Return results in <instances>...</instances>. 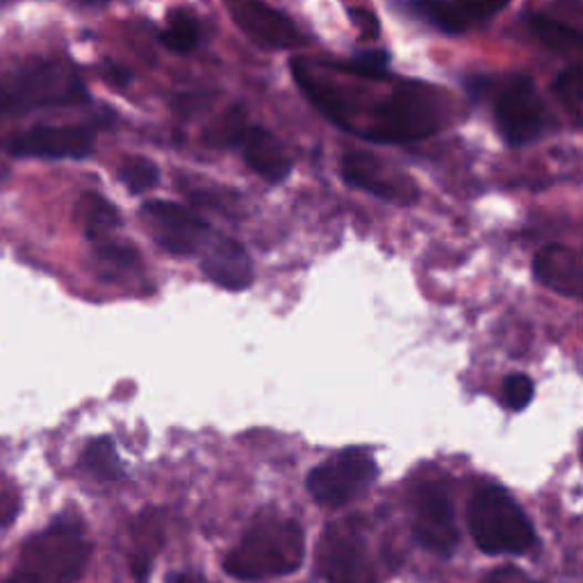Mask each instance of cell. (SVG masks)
Wrapping results in <instances>:
<instances>
[{"mask_svg": "<svg viewBox=\"0 0 583 583\" xmlns=\"http://www.w3.org/2000/svg\"><path fill=\"white\" fill-rule=\"evenodd\" d=\"M87 98L83 77L58 60H32L0 77V114L69 107Z\"/></svg>", "mask_w": 583, "mask_h": 583, "instance_id": "obj_1", "label": "cell"}, {"mask_svg": "<svg viewBox=\"0 0 583 583\" xmlns=\"http://www.w3.org/2000/svg\"><path fill=\"white\" fill-rule=\"evenodd\" d=\"M445 122L447 105L438 90L406 83L374 107L372 122L361 135L378 144H408L436 135Z\"/></svg>", "mask_w": 583, "mask_h": 583, "instance_id": "obj_2", "label": "cell"}, {"mask_svg": "<svg viewBox=\"0 0 583 583\" xmlns=\"http://www.w3.org/2000/svg\"><path fill=\"white\" fill-rule=\"evenodd\" d=\"M303 529L290 520L253 527L226 556V572L238 579H271L294 572L303 563Z\"/></svg>", "mask_w": 583, "mask_h": 583, "instance_id": "obj_3", "label": "cell"}, {"mask_svg": "<svg viewBox=\"0 0 583 583\" xmlns=\"http://www.w3.org/2000/svg\"><path fill=\"white\" fill-rule=\"evenodd\" d=\"M468 522L475 542L486 554H522L535 542L533 524L501 488H483L472 497Z\"/></svg>", "mask_w": 583, "mask_h": 583, "instance_id": "obj_4", "label": "cell"}, {"mask_svg": "<svg viewBox=\"0 0 583 583\" xmlns=\"http://www.w3.org/2000/svg\"><path fill=\"white\" fill-rule=\"evenodd\" d=\"M87 554L81 533L64 524L55 527L23 548L12 583H77Z\"/></svg>", "mask_w": 583, "mask_h": 583, "instance_id": "obj_5", "label": "cell"}, {"mask_svg": "<svg viewBox=\"0 0 583 583\" xmlns=\"http://www.w3.org/2000/svg\"><path fill=\"white\" fill-rule=\"evenodd\" d=\"M494 122L511 146H522L542 135L548 110L527 75H511L494 96Z\"/></svg>", "mask_w": 583, "mask_h": 583, "instance_id": "obj_6", "label": "cell"}, {"mask_svg": "<svg viewBox=\"0 0 583 583\" xmlns=\"http://www.w3.org/2000/svg\"><path fill=\"white\" fill-rule=\"evenodd\" d=\"M317 565L331 583H374L376 568L367 538L356 520H344L326 529Z\"/></svg>", "mask_w": 583, "mask_h": 583, "instance_id": "obj_7", "label": "cell"}, {"mask_svg": "<svg viewBox=\"0 0 583 583\" xmlns=\"http://www.w3.org/2000/svg\"><path fill=\"white\" fill-rule=\"evenodd\" d=\"M378 468L365 449H346L308 477V490L326 507H342L372 486Z\"/></svg>", "mask_w": 583, "mask_h": 583, "instance_id": "obj_8", "label": "cell"}, {"mask_svg": "<svg viewBox=\"0 0 583 583\" xmlns=\"http://www.w3.org/2000/svg\"><path fill=\"white\" fill-rule=\"evenodd\" d=\"M142 217L155 242L174 256L199 253L212 238L208 221L171 201H148Z\"/></svg>", "mask_w": 583, "mask_h": 583, "instance_id": "obj_9", "label": "cell"}, {"mask_svg": "<svg viewBox=\"0 0 583 583\" xmlns=\"http://www.w3.org/2000/svg\"><path fill=\"white\" fill-rule=\"evenodd\" d=\"M96 137L83 126H34L8 142V150L17 158L81 160L94 150Z\"/></svg>", "mask_w": 583, "mask_h": 583, "instance_id": "obj_10", "label": "cell"}, {"mask_svg": "<svg viewBox=\"0 0 583 583\" xmlns=\"http://www.w3.org/2000/svg\"><path fill=\"white\" fill-rule=\"evenodd\" d=\"M413 533L424 550L438 556H451L458 548V527L449 497L436 488L424 486L415 497Z\"/></svg>", "mask_w": 583, "mask_h": 583, "instance_id": "obj_11", "label": "cell"}, {"mask_svg": "<svg viewBox=\"0 0 583 583\" xmlns=\"http://www.w3.org/2000/svg\"><path fill=\"white\" fill-rule=\"evenodd\" d=\"M342 178L352 187L365 189L374 197L393 204H413L417 199V187L413 180L372 153L344 155Z\"/></svg>", "mask_w": 583, "mask_h": 583, "instance_id": "obj_12", "label": "cell"}, {"mask_svg": "<svg viewBox=\"0 0 583 583\" xmlns=\"http://www.w3.org/2000/svg\"><path fill=\"white\" fill-rule=\"evenodd\" d=\"M228 14L256 44L267 49H294L301 44L296 25L262 0H223Z\"/></svg>", "mask_w": 583, "mask_h": 583, "instance_id": "obj_13", "label": "cell"}, {"mask_svg": "<svg viewBox=\"0 0 583 583\" xmlns=\"http://www.w3.org/2000/svg\"><path fill=\"white\" fill-rule=\"evenodd\" d=\"M206 277L223 290H244L253 281V264L244 247L236 240L217 236L204 247Z\"/></svg>", "mask_w": 583, "mask_h": 583, "instance_id": "obj_14", "label": "cell"}, {"mask_svg": "<svg viewBox=\"0 0 583 583\" xmlns=\"http://www.w3.org/2000/svg\"><path fill=\"white\" fill-rule=\"evenodd\" d=\"M535 277L548 288L583 299V256L563 247H548L533 262Z\"/></svg>", "mask_w": 583, "mask_h": 583, "instance_id": "obj_15", "label": "cell"}, {"mask_svg": "<svg viewBox=\"0 0 583 583\" xmlns=\"http://www.w3.org/2000/svg\"><path fill=\"white\" fill-rule=\"evenodd\" d=\"M240 146L244 150L247 165L264 180L283 183L290 176L292 163L288 158L283 144L274 135L267 133L264 128H258V126L249 128Z\"/></svg>", "mask_w": 583, "mask_h": 583, "instance_id": "obj_16", "label": "cell"}, {"mask_svg": "<svg viewBox=\"0 0 583 583\" xmlns=\"http://www.w3.org/2000/svg\"><path fill=\"white\" fill-rule=\"evenodd\" d=\"M531 28L538 34V39L548 49L556 51V53H565V55H579L583 58V32L550 19V17H542L535 14L531 17Z\"/></svg>", "mask_w": 583, "mask_h": 583, "instance_id": "obj_17", "label": "cell"}, {"mask_svg": "<svg viewBox=\"0 0 583 583\" xmlns=\"http://www.w3.org/2000/svg\"><path fill=\"white\" fill-rule=\"evenodd\" d=\"M81 212L85 221V232L92 242H105L110 232L119 226V212L101 197V194H85L81 199Z\"/></svg>", "mask_w": 583, "mask_h": 583, "instance_id": "obj_18", "label": "cell"}, {"mask_svg": "<svg viewBox=\"0 0 583 583\" xmlns=\"http://www.w3.org/2000/svg\"><path fill=\"white\" fill-rule=\"evenodd\" d=\"M408 3L417 17L447 34H460L468 30V17L451 0H408Z\"/></svg>", "mask_w": 583, "mask_h": 583, "instance_id": "obj_19", "label": "cell"}, {"mask_svg": "<svg viewBox=\"0 0 583 583\" xmlns=\"http://www.w3.org/2000/svg\"><path fill=\"white\" fill-rule=\"evenodd\" d=\"M160 39L165 46L174 53H189L199 42V25L194 21V17L174 12L169 17L167 28L160 32Z\"/></svg>", "mask_w": 583, "mask_h": 583, "instance_id": "obj_20", "label": "cell"}, {"mask_svg": "<svg viewBox=\"0 0 583 583\" xmlns=\"http://www.w3.org/2000/svg\"><path fill=\"white\" fill-rule=\"evenodd\" d=\"M85 468L94 472L98 479H116L122 472L119 456H116L114 443L110 438L94 440L85 451Z\"/></svg>", "mask_w": 583, "mask_h": 583, "instance_id": "obj_21", "label": "cell"}, {"mask_svg": "<svg viewBox=\"0 0 583 583\" xmlns=\"http://www.w3.org/2000/svg\"><path fill=\"white\" fill-rule=\"evenodd\" d=\"M119 178L122 183L139 194V191H146L150 189L155 183H158V167H155L148 158H126L119 167Z\"/></svg>", "mask_w": 583, "mask_h": 583, "instance_id": "obj_22", "label": "cell"}, {"mask_svg": "<svg viewBox=\"0 0 583 583\" xmlns=\"http://www.w3.org/2000/svg\"><path fill=\"white\" fill-rule=\"evenodd\" d=\"M387 64H391V55H387L385 51H367V53L356 55L352 62L335 64V66L346 73H356L363 77H374V81H381L387 71Z\"/></svg>", "mask_w": 583, "mask_h": 583, "instance_id": "obj_23", "label": "cell"}, {"mask_svg": "<svg viewBox=\"0 0 583 583\" xmlns=\"http://www.w3.org/2000/svg\"><path fill=\"white\" fill-rule=\"evenodd\" d=\"M552 90L570 101V103H581L583 101V58L574 60L570 66H565L552 83Z\"/></svg>", "mask_w": 583, "mask_h": 583, "instance_id": "obj_24", "label": "cell"}, {"mask_svg": "<svg viewBox=\"0 0 583 583\" xmlns=\"http://www.w3.org/2000/svg\"><path fill=\"white\" fill-rule=\"evenodd\" d=\"M533 399V383L524 374H513L503 383V402L511 410H522Z\"/></svg>", "mask_w": 583, "mask_h": 583, "instance_id": "obj_25", "label": "cell"}, {"mask_svg": "<svg viewBox=\"0 0 583 583\" xmlns=\"http://www.w3.org/2000/svg\"><path fill=\"white\" fill-rule=\"evenodd\" d=\"M456 3L468 19H486L501 12L511 0H456Z\"/></svg>", "mask_w": 583, "mask_h": 583, "instance_id": "obj_26", "label": "cell"}, {"mask_svg": "<svg viewBox=\"0 0 583 583\" xmlns=\"http://www.w3.org/2000/svg\"><path fill=\"white\" fill-rule=\"evenodd\" d=\"M481 583H538V581H531L522 570L507 565L488 572V576Z\"/></svg>", "mask_w": 583, "mask_h": 583, "instance_id": "obj_27", "label": "cell"}, {"mask_svg": "<svg viewBox=\"0 0 583 583\" xmlns=\"http://www.w3.org/2000/svg\"><path fill=\"white\" fill-rule=\"evenodd\" d=\"M352 17H354V23L363 30L365 37H374L378 32V21L372 12H365V10H352Z\"/></svg>", "mask_w": 583, "mask_h": 583, "instance_id": "obj_28", "label": "cell"}, {"mask_svg": "<svg viewBox=\"0 0 583 583\" xmlns=\"http://www.w3.org/2000/svg\"><path fill=\"white\" fill-rule=\"evenodd\" d=\"M103 71H105V77H107V81H110L112 85H116V87H124V85L131 83V71L124 69V66H119V64H105Z\"/></svg>", "mask_w": 583, "mask_h": 583, "instance_id": "obj_29", "label": "cell"}, {"mask_svg": "<svg viewBox=\"0 0 583 583\" xmlns=\"http://www.w3.org/2000/svg\"><path fill=\"white\" fill-rule=\"evenodd\" d=\"M174 583H194V579L191 576H187V574H180V576H176V581Z\"/></svg>", "mask_w": 583, "mask_h": 583, "instance_id": "obj_30", "label": "cell"}, {"mask_svg": "<svg viewBox=\"0 0 583 583\" xmlns=\"http://www.w3.org/2000/svg\"><path fill=\"white\" fill-rule=\"evenodd\" d=\"M581 456H583V451H581Z\"/></svg>", "mask_w": 583, "mask_h": 583, "instance_id": "obj_31", "label": "cell"}]
</instances>
